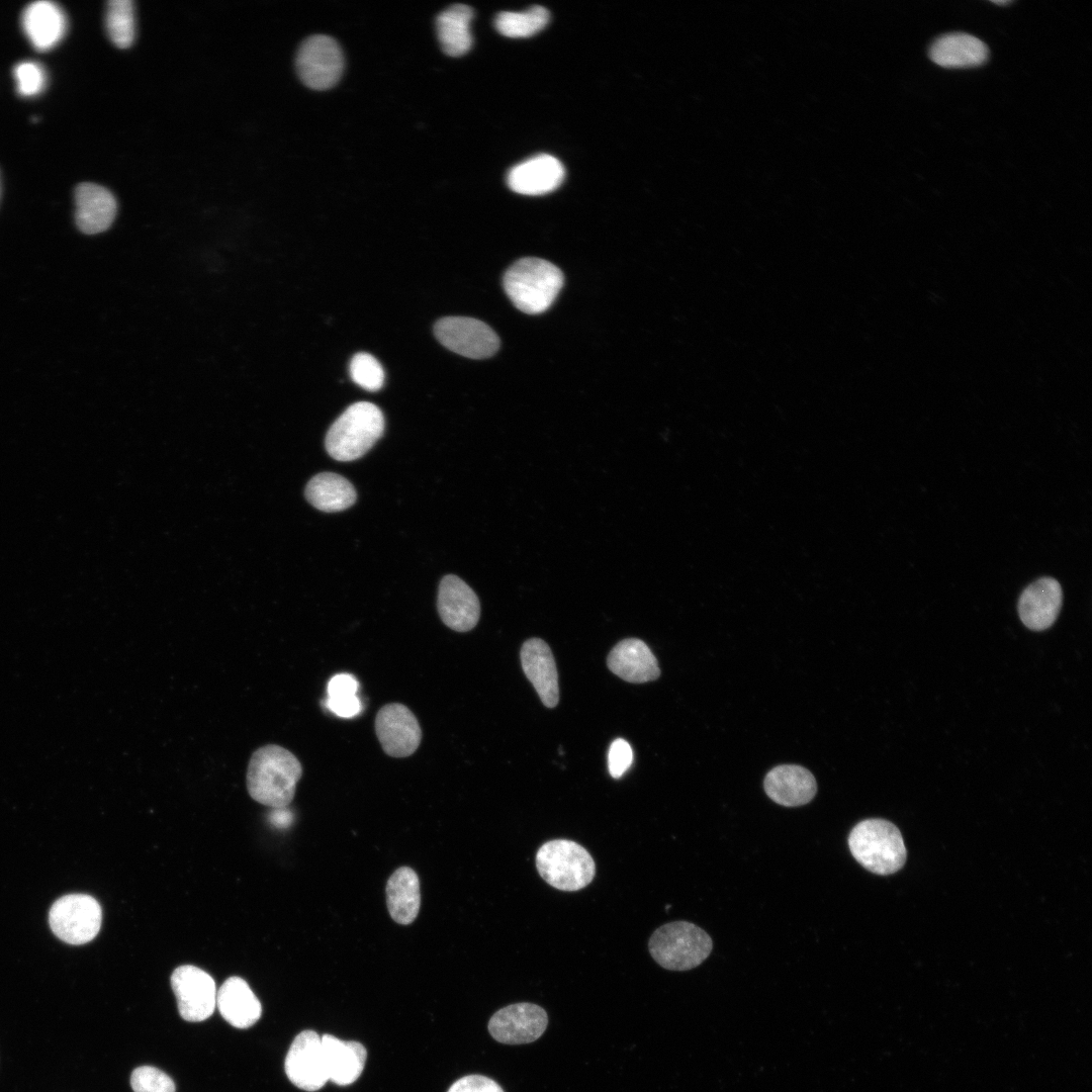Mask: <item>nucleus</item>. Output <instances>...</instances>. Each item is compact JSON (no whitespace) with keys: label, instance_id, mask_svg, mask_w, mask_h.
I'll use <instances>...</instances> for the list:
<instances>
[{"label":"nucleus","instance_id":"obj_1","mask_svg":"<svg viewBox=\"0 0 1092 1092\" xmlns=\"http://www.w3.org/2000/svg\"><path fill=\"white\" fill-rule=\"evenodd\" d=\"M302 775L298 758L286 748L269 744L251 756L247 770L249 795L273 809L285 808L293 800Z\"/></svg>","mask_w":1092,"mask_h":1092},{"label":"nucleus","instance_id":"obj_2","mask_svg":"<svg viewBox=\"0 0 1092 1092\" xmlns=\"http://www.w3.org/2000/svg\"><path fill=\"white\" fill-rule=\"evenodd\" d=\"M563 285V274L554 264L534 257L522 258L505 273L504 288L521 311L537 314L545 311Z\"/></svg>","mask_w":1092,"mask_h":1092},{"label":"nucleus","instance_id":"obj_3","mask_svg":"<svg viewBox=\"0 0 1092 1092\" xmlns=\"http://www.w3.org/2000/svg\"><path fill=\"white\" fill-rule=\"evenodd\" d=\"M848 847L859 864L877 875L894 874L906 861L903 837L899 829L885 819L858 822L849 832Z\"/></svg>","mask_w":1092,"mask_h":1092},{"label":"nucleus","instance_id":"obj_4","mask_svg":"<svg viewBox=\"0 0 1092 1092\" xmlns=\"http://www.w3.org/2000/svg\"><path fill=\"white\" fill-rule=\"evenodd\" d=\"M384 417L368 401L351 404L333 423L326 436L328 453L339 461H352L367 453L382 436Z\"/></svg>","mask_w":1092,"mask_h":1092},{"label":"nucleus","instance_id":"obj_5","mask_svg":"<svg viewBox=\"0 0 1092 1092\" xmlns=\"http://www.w3.org/2000/svg\"><path fill=\"white\" fill-rule=\"evenodd\" d=\"M713 941L701 927L674 921L658 927L650 936L648 949L653 960L670 971H688L701 965L711 953Z\"/></svg>","mask_w":1092,"mask_h":1092},{"label":"nucleus","instance_id":"obj_6","mask_svg":"<svg viewBox=\"0 0 1092 1092\" xmlns=\"http://www.w3.org/2000/svg\"><path fill=\"white\" fill-rule=\"evenodd\" d=\"M535 862L541 878L560 891H578L589 885L596 874L590 853L568 839H553L542 844Z\"/></svg>","mask_w":1092,"mask_h":1092},{"label":"nucleus","instance_id":"obj_7","mask_svg":"<svg viewBox=\"0 0 1092 1092\" xmlns=\"http://www.w3.org/2000/svg\"><path fill=\"white\" fill-rule=\"evenodd\" d=\"M101 921L99 903L86 894L63 896L53 904L49 913L53 932L61 940L74 945L91 941L98 934Z\"/></svg>","mask_w":1092,"mask_h":1092},{"label":"nucleus","instance_id":"obj_8","mask_svg":"<svg viewBox=\"0 0 1092 1092\" xmlns=\"http://www.w3.org/2000/svg\"><path fill=\"white\" fill-rule=\"evenodd\" d=\"M295 63L297 74L307 87L325 90L339 81L344 69V56L334 38L316 34L303 40Z\"/></svg>","mask_w":1092,"mask_h":1092},{"label":"nucleus","instance_id":"obj_9","mask_svg":"<svg viewBox=\"0 0 1092 1092\" xmlns=\"http://www.w3.org/2000/svg\"><path fill=\"white\" fill-rule=\"evenodd\" d=\"M434 332L443 346L471 359L488 358L499 347V339L494 331L472 317H443L436 323Z\"/></svg>","mask_w":1092,"mask_h":1092},{"label":"nucleus","instance_id":"obj_10","mask_svg":"<svg viewBox=\"0 0 1092 1092\" xmlns=\"http://www.w3.org/2000/svg\"><path fill=\"white\" fill-rule=\"evenodd\" d=\"M171 986L181 1017L199 1022L207 1019L216 1006V987L205 971L191 965L180 966L171 976Z\"/></svg>","mask_w":1092,"mask_h":1092},{"label":"nucleus","instance_id":"obj_11","mask_svg":"<svg viewBox=\"0 0 1092 1092\" xmlns=\"http://www.w3.org/2000/svg\"><path fill=\"white\" fill-rule=\"evenodd\" d=\"M292 1084L304 1091H317L329 1081L322 1037L313 1030H303L293 1039L284 1063Z\"/></svg>","mask_w":1092,"mask_h":1092},{"label":"nucleus","instance_id":"obj_12","mask_svg":"<svg viewBox=\"0 0 1092 1092\" xmlns=\"http://www.w3.org/2000/svg\"><path fill=\"white\" fill-rule=\"evenodd\" d=\"M547 1024L548 1015L542 1007L521 1002L497 1010L488 1021V1031L502 1043L522 1044L538 1039Z\"/></svg>","mask_w":1092,"mask_h":1092},{"label":"nucleus","instance_id":"obj_13","mask_svg":"<svg viewBox=\"0 0 1092 1092\" xmlns=\"http://www.w3.org/2000/svg\"><path fill=\"white\" fill-rule=\"evenodd\" d=\"M375 732L383 751L392 757L412 755L422 740L418 719L399 703L387 704L378 711Z\"/></svg>","mask_w":1092,"mask_h":1092},{"label":"nucleus","instance_id":"obj_14","mask_svg":"<svg viewBox=\"0 0 1092 1092\" xmlns=\"http://www.w3.org/2000/svg\"><path fill=\"white\" fill-rule=\"evenodd\" d=\"M438 612L443 623L457 632L473 629L480 616V604L472 588L456 575H446L440 582Z\"/></svg>","mask_w":1092,"mask_h":1092},{"label":"nucleus","instance_id":"obj_15","mask_svg":"<svg viewBox=\"0 0 1092 1092\" xmlns=\"http://www.w3.org/2000/svg\"><path fill=\"white\" fill-rule=\"evenodd\" d=\"M520 657L524 673L541 702L547 708H554L559 702L558 673L548 644L540 638H530L523 643Z\"/></svg>","mask_w":1092,"mask_h":1092},{"label":"nucleus","instance_id":"obj_16","mask_svg":"<svg viewBox=\"0 0 1092 1092\" xmlns=\"http://www.w3.org/2000/svg\"><path fill=\"white\" fill-rule=\"evenodd\" d=\"M1062 587L1053 577H1041L1029 584L1018 601V614L1022 623L1034 631L1051 627L1061 610Z\"/></svg>","mask_w":1092,"mask_h":1092},{"label":"nucleus","instance_id":"obj_17","mask_svg":"<svg viewBox=\"0 0 1092 1092\" xmlns=\"http://www.w3.org/2000/svg\"><path fill=\"white\" fill-rule=\"evenodd\" d=\"M565 177L561 162L542 154L513 167L507 176L508 186L523 195H542L560 186Z\"/></svg>","mask_w":1092,"mask_h":1092},{"label":"nucleus","instance_id":"obj_18","mask_svg":"<svg viewBox=\"0 0 1092 1092\" xmlns=\"http://www.w3.org/2000/svg\"><path fill=\"white\" fill-rule=\"evenodd\" d=\"M607 665L614 674L632 684L652 681L660 675L655 655L638 638L617 643L608 655Z\"/></svg>","mask_w":1092,"mask_h":1092},{"label":"nucleus","instance_id":"obj_19","mask_svg":"<svg viewBox=\"0 0 1092 1092\" xmlns=\"http://www.w3.org/2000/svg\"><path fill=\"white\" fill-rule=\"evenodd\" d=\"M77 226L87 235L106 231L113 222L117 203L113 194L95 183H81L75 189Z\"/></svg>","mask_w":1092,"mask_h":1092},{"label":"nucleus","instance_id":"obj_20","mask_svg":"<svg viewBox=\"0 0 1092 1092\" xmlns=\"http://www.w3.org/2000/svg\"><path fill=\"white\" fill-rule=\"evenodd\" d=\"M763 787L774 802L786 807L805 805L817 792L814 776L807 768L796 764L774 767L766 775Z\"/></svg>","mask_w":1092,"mask_h":1092},{"label":"nucleus","instance_id":"obj_21","mask_svg":"<svg viewBox=\"0 0 1092 1092\" xmlns=\"http://www.w3.org/2000/svg\"><path fill=\"white\" fill-rule=\"evenodd\" d=\"M23 31L38 52L55 48L67 30V17L55 2L35 1L27 5L21 16Z\"/></svg>","mask_w":1092,"mask_h":1092},{"label":"nucleus","instance_id":"obj_22","mask_svg":"<svg viewBox=\"0 0 1092 1092\" xmlns=\"http://www.w3.org/2000/svg\"><path fill=\"white\" fill-rule=\"evenodd\" d=\"M988 56V47L978 37L965 32L943 34L929 49L930 60L947 69L981 66Z\"/></svg>","mask_w":1092,"mask_h":1092},{"label":"nucleus","instance_id":"obj_23","mask_svg":"<svg viewBox=\"0 0 1092 1092\" xmlns=\"http://www.w3.org/2000/svg\"><path fill=\"white\" fill-rule=\"evenodd\" d=\"M322 1045L329 1080L340 1086L354 1083L362 1074L367 1052L359 1041L324 1034Z\"/></svg>","mask_w":1092,"mask_h":1092},{"label":"nucleus","instance_id":"obj_24","mask_svg":"<svg viewBox=\"0 0 1092 1092\" xmlns=\"http://www.w3.org/2000/svg\"><path fill=\"white\" fill-rule=\"evenodd\" d=\"M216 1006L223 1019L237 1028L254 1025L262 1013L260 1001L240 977H231L220 986Z\"/></svg>","mask_w":1092,"mask_h":1092},{"label":"nucleus","instance_id":"obj_25","mask_svg":"<svg viewBox=\"0 0 1092 1092\" xmlns=\"http://www.w3.org/2000/svg\"><path fill=\"white\" fill-rule=\"evenodd\" d=\"M385 891L387 909L393 921L401 925L413 923L421 906L418 874L410 867L398 868L387 880Z\"/></svg>","mask_w":1092,"mask_h":1092},{"label":"nucleus","instance_id":"obj_26","mask_svg":"<svg viewBox=\"0 0 1092 1092\" xmlns=\"http://www.w3.org/2000/svg\"><path fill=\"white\" fill-rule=\"evenodd\" d=\"M356 490L345 477L323 472L313 476L305 487V497L314 508L327 513L350 508L356 500Z\"/></svg>","mask_w":1092,"mask_h":1092},{"label":"nucleus","instance_id":"obj_27","mask_svg":"<svg viewBox=\"0 0 1092 1092\" xmlns=\"http://www.w3.org/2000/svg\"><path fill=\"white\" fill-rule=\"evenodd\" d=\"M471 7L455 4L441 12L436 20L437 35L443 51L451 57L466 54L473 42L470 23Z\"/></svg>","mask_w":1092,"mask_h":1092},{"label":"nucleus","instance_id":"obj_28","mask_svg":"<svg viewBox=\"0 0 1092 1092\" xmlns=\"http://www.w3.org/2000/svg\"><path fill=\"white\" fill-rule=\"evenodd\" d=\"M549 18L546 8L533 6L521 12H500L494 19V26L508 37H529L542 30Z\"/></svg>","mask_w":1092,"mask_h":1092},{"label":"nucleus","instance_id":"obj_29","mask_svg":"<svg viewBox=\"0 0 1092 1092\" xmlns=\"http://www.w3.org/2000/svg\"><path fill=\"white\" fill-rule=\"evenodd\" d=\"M105 28L119 49L130 47L135 36L134 6L131 0H110L106 5Z\"/></svg>","mask_w":1092,"mask_h":1092},{"label":"nucleus","instance_id":"obj_30","mask_svg":"<svg viewBox=\"0 0 1092 1092\" xmlns=\"http://www.w3.org/2000/svg\"><path fill=\"white\" fill-rule=\"evenodd\" d=\"M358 681L347 673H341L331 678L328 686L329 709L338 716L350 718L357 715L361 709L360 700L357 697Z\"/></svg>","mask_w":1092,"mask_h":1092},{"label":"nucleus","instance_id":"obj_31","mask_svg":"<svg viewBox=\"0 0 1092 1092\" xmlns=\"http://www.w3.org/2000/svg\"><path fill=\"white\" fill-rule=\"evenodd\" d=\"M352 380L369 391L379 390L384 382V371L378 360L365 352L353 356L349 366Z\"/></svg>","mask_w":1092,"mask_h":1092},{"label":"nucleus","instance_id":"obj_32","mask_svg":"<svg viewBox=\"0 0 1092 1092\" xmlns=\"http://www.w3.org/2000/svg\"><path fill=\"white\" fill-rule=\"evenodd\" d=\"M133 1092H175L174 1081L163 1071L152 1066L135 1068L130 1076Z\"/></svg>","mask_w":1092,"mask_h":1092},{"label":"nucleus","instance_id":"obj_33","mask_svg":"<svg viewBox=\"0 0 1092 1092\" xmlns=\"http://www.w3.org/2000/svg\"><path fill=\"white\" fill-rule=\"evenodd\" d=\"M16 89L20 96L38 95L46 87L47 75L41 66L34 62H22L13 70Z\"/></svg>","mask_w":1092,"mask_h":1092},{"label":"nucleus","instance_id":"obj_34","mask_svg":"<svg viewBox=\"0 0 1092 1092\" xmlns=\"http://www.w3.org/2000/svg\"><path fill=\"white\" fill-rule=\"evenodd\" d=\"M633 751L630 744L622 738L614 740L608 752V767L610 775L618 779L631 766Z\"/></svg>","mask_w":1092,"mask_h":1092},{"label":"nucleus","instance_id":"obj_35","mask_svg":"<svg viewBox=\"0 0 1092 1092\" xmlns=\"http://www.w3.org/2000/svg\"><path fill=\"white\" fill-rule=\"evenodd\" d=\"M447 1092H504L492 1079L482 1075H467L455 1081Z\"/></svg>","mask_w":1092,"mask_h":1092},{"label":"nucleus","instance_id":"obj_36","mask_svg":"<svg viewBox=\"0 0 1092 1092\" xmlns=\"http://www.w3.org/2000/svg\"><path fill=\"white\" fill-rule=\"evenodd\" d=\"M992 2L997 4V5H1007V4L1011 3V1H1005V0H1003V1H992Z\"/></svg>","mask_w":1092,"mask_h":1092}]
</instances>
